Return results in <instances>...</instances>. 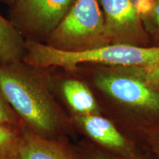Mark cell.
I'll return each mask as SVG.
<instances>
[{"mask_svg":"<svg viewBox=\"0 0 159 159\" xmlns=\"http://www.w3.org/2000/svg\"><path fill=\"white\" fill-rule=\"evenodd\" d=\"M90 80L101 114L145 148L147 139L159 132V91L130 66L94 65Z\"/></svg>","mask_w":159,"mask_h":159,"instance_id":"cell-1","label":"cell"},{"mask_svg":"<svg viewBox=\"0 0 159 159\" xmlns=\"http://www.w3.org/2000/svg\"><path fill=\"white\" fill-rule=\"evenodd\" d=\"M41 69L24 61L0 64V91L30 130L49 138L74 127L53 97Z\"/></svg>","mask_w":159,"mask_h":159,"instance_id":"cell-2","label":"cell"},{"mask_svg":"<svg viewBox=\"0 0 159 159\" xmlns=\"http://www.w3.org/2000/svg\"><path fill=\"white\" fill-rule=\"evenodd\" d=\"M159 58V47H138L128 44H108L80 52L57 49L45 43L27 40L22 61L47 68L57 66L75 71L80 64L105 66H142Z\"/></svg>","mask_w":159,"mask_h":159,"instance_id":"cell-3","label":"cell"},{"mask_svg":"<svg viewBox=\"0 0 159 159\" xmlns=\"http://www.w3.org/2000/svg\"><path fill=\"white\" fill-rule=\"evenodd\" d=\"M47 45L80 52L111 44L98 0H75L56 28L47 37Z\"/></svg>","mask_w":159,"mask_h":159,"instance_id":"cell-4","label":"cell"},{"mask_svg":"<svg viewBox=\"0 0 159 159\" xmlns=\"http://www.w3.org/2000/svg\"><path fill=\"white\" fill-rule=\"evenodd\" d=\"M75 128L89 141L119 159H159L156 155L125 136L102 114L70 116Z\"/></svg>","mask_w":159,"mask_h":159,"instance_id":"cell-5","label":"cell"},{"mask_svg":"<svg viewBox=\"0 0 159 159\" xmlns=\"http://www.w3.org/2000/svg\"><path fill=\"white\" fill-rule=\"evenodd\" d=\"M103 18L105 34L111 44L149 47L150 39L134 0H98Z\"/></svg>","mask_w":159,"mask_h":159,"instance_id":"cell-6","label":"cell"},{"mask_svg":"<svg viewBox=\"0 0 159 159\" xmlns=\"http://www.w3.org/2000/svg\"><path fill=\"white\" fill-rule=\"evenodd\" d=\"M75 0H23L13 7L11 22L22 34L47 38Z\"/></svg>","mask_w":159,"mask_h":159,"instance_id":"cell-7","label":"cell"},{"mask_svg":"<svg viewBox=\"0 0 159 159\" xmlns=\"http://www.w3.org/2000/svg\"><path fill=\"white\" fill-rule=\"evenodd\" d=\"M18 159H83L78 149L30 130L22 135Z\"/></svg>","mask_w":159,"mask_h":159,"instance_id":"cell-8","label":"cell"},{"mask_svg":"<svg viewBox=\"0 0 159 159\" xmlns=\"http://www.w3.org/2000/svg\"><path fill=\"white\" fill-rule=\"evenodd\" d=\"M61 89L71 116L101 114L96 97L87 83L78 79L67 78L61 83Z\"/></svg>","mask_w":159,"mask_h":159,"instance_id":"cell-9","label":"cell"},{"mask_svg":"<svg viewBox=\"0 0 159 159\" xmlns=\"http://www.w3.org/2000/svg\"><path fill=\"white\" fill-rule=\"evenodd\" d=\"M26 42L11 21L0 14V64L22 61L26 53Z\"/></svg>","mask_w":159,"mask_h":159,"instance_id":"cell-10","label":"cell"},{"mask_svg":"<svg viewBox=\"0 0 159 159\" xmlns=\"http://www.w3.org/2000/svg\"><path fill=\"white\" fill-rule=\"evenodd\" d=\"M22 136L11 125H0V159H18Z\"/></svg>","mask_w":159,"mask_h":159,"instance_id":"cell-11","label":"cell"},{"mask_svg":"<svg viewBox=\"0 0 159 159\" xmlns=\"http://www.w3.org/2000/svg\"><path fill=\"white\" fill-rule=\"evenodd\" d=\"M147 84L159 91V58L142 66H130Z\"/></svg>","mask_w":159,"mask_h":159,"instance_id":"cell-12","label":"cell"},{"mask_svg":"<svg viewBox=\"0 0 159 159\" xmlns=\"http://www.w3.org/2000/svg\"><path fill=\"white\" fill-rule=\"evenodd\" d=\"M141 19L149 39L155 43L154 47H159V0L150 14Z\"/></svg>","mask_w":159,"mask_h":159,"instance_id":"cell-13","label":"cell"},{"mask_svg":"<svg viewBox=\"0 0 159 159\" xmlns=\"http://www.w3.org/2000/svg\"><path fill=\"white\" fill-rule=\"evenodd\" d=\"M83 159H119L102 150L91 141L78 149Z\"/></svg>","mask_w":159,"mask_h":159,"instance_id":"cell-14","label":"cell"},{"mask_svg":"<svg viewBox=\"0 0 159 159\" xmlns=\"http://www.w3.org/2000/svg\"><path fill=\"white\" fill-rule=\"evenodd\" d=\"M13 110L0 91V125H11L15 122Z\"/></svg>","mask_w":159,"mask_h":159,"instance_id":"cell-15","label":"cell"},{"mask_svg":"<svg viewBox=\"0 0 159 159\" xmlns=\"http://www.w3.org/2000/svg\"><path fill=\"white\" fill-rule=\"evenodd\" d=\"M158 0H134L135 7L141 18L146 16L152 12Z\"/></svg>","mask_w":159,"mask_h":159,"instance_id":"cell-16","label":"cell"},{"mask_svg":"<svg viewBox=\"0 0 159 159\" xmlns=\"http://www.w3.org/2000/svg\"><path fill=\"white\" fill-rule=\"evenodd\" d=\"M144 147L159 158V132L149 136L147 139Z\"/></svg>","mask_w":159,"mask_h":159,"instance_id":"cell-17","label":"cell"},{"mask_svg":"<svg viewBox=\"0 0 159 159\" xmlns=\"http://www.w3.org/2000/svg\"><path fill=\"white\" fill-rule=\"evenodd\" d=\"M2 1L5 2L6 3H7L8 5H11L13 6V7H14L15 5H18V4L21 2V1H23V0H2Z\"/></svg>","mask_w":159,"mask_h":159,"instance_id":"cell-18","label":"cell"}]
</instances>
